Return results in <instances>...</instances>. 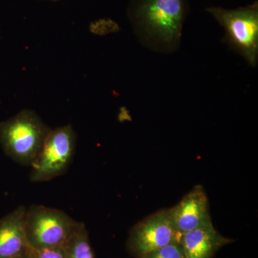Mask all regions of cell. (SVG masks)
<instances>
[{"label": "cell", "mask_w": 258, "mask_h": 258, "mask_svg": "<svg viewBox=\"0 0 258 258\" xmlns=\"http://www.w3.org/2000/svg\"><path fill=\"white\" fill-rule=\"evenodd\" d=\"M50 131L35 112L23 110L0 123V144L8 157L30 166Z\"/></svg>", "instance_id": "7a4b0ae2"}, {"label": "cell", "mask_w": 258, "mask_h": 258, "mask_svg": "<svg viewBox=\"0 0 258 258\" xmlns=\"http://www.w3.org/2000/svg\"><path fill=\"white\" fill-rule=\"evenodd\" d=\"M76 147V134L71 125L51 131L31 166L32 182H42L62 175L69 169Z\"/></svg>", "instance_id": "5b68a950"}, {"label": "cell", "mask_w": 258, "mask_h": 258, "mask_svg": "<svg viewBox=\"0 0 258 258\" xmlns=\"http://www.w3.org/2000/svg\"><path fill=\"white\" fill-rule=\"evenodd\" d=\"M15 258H28V256H27L26 254H23V255L18 256V257H16Z\"/></svg>", "instance_id": "4fadbf2b"}, {"label": "cell", "mask_w": 258, "mask_h": 258, "mask_svg": "<svg viewBox=\"0 0 258 258\" xmlns=\"http://www.w3.org/2000/svg\"><path fill=\"white\" fill-rule=\"evenodd\" d=\"M186 10V0H132L128 15L148 38L174 47L179 41Z\"/></svg>", "instance_id": "6da1fadb"}, {"label": "cell", "mask_w": 258, "mask_h": 258, "mask_svg": "<svg viewBox=\"0 0 258 258\" xmlns=\"http://www.w3.org/2000/svg\"><path fill=\"white\" fill-rule=\"evenodd\" d=\"M66 258H94L86 225L80 222L63 245Z\"/></svg>", "instance_id": "30bf717a"}, {"label": "cell", "mask_w": 258, "mask_h": 258, "mask_svg": "<svg viewBox=\"0 0 258 258\" xmlns=\"http://www.w3.org/2000/svg\"><path fill=\"white\" fill-rule=\"evenodd\" d=\"M26 254L28 258H66L63 246L41 249L30 247Z\"/></svg>", "instance_id": "7c38bea8"}, {"label": "cell", "mask_w": 258, "mask_h": 258, "mask_svg": "<svg viewBox=\"0 0 258 258\" xmlns=\"http://www.w3.org/2000/svg\"><path fill=\"white\" fill-rule=\"evenodd\" d=\"M53 1H55V0H53Z\"/></svg>", "instance_id": "5bb4252c"}, {"label": "cell", "mask_w": 258, "mask_h": 258, "mask_svg": "<svg viewBox=\"0 0 258 258\" xmlns=\"http://www.w3.org/2000/svg\"><path fill=\"white\" fill-rule=\"evenodd\" d=\"M232 242L219 233L213 225L186 232L180 237L186 258H212L219 249Z\"/></svg>", "instance_id": "9c48e42d"}, {"label": "cell", "mask_w": 258, "mask_h": 258, "mask_svg": "<svg viewBox=\"0 0 258 258\" xmlns=\"http://www.w3.org/2000/svg\"><path fill=\"white\" fill-rule=\"evenodd\" d=\"M225 30V40L251 66H255L258 54V5L255 3L236 10L207 9Z\"/></svg>", "instance_id": "3957f363"}, {"label": "cell", "mask_w": 258, "mask_h": 258, "mask_svg": "<svg viewBox=\"0 0 258 258\" xmlns=\"http://www.w3.org/2000/svg\"><path fill=\"white\" fill-rule=\"evenodd\" d=\"M79 224L57 209L32 205L27 208L25 215V232L29 246L34 249L63 246Z\"/></svg>", "instance_id": "277c9868"}, {"label": "cell", "mask_w": 258, "mask_h": 258, "mask_svg": "<svg viewBox=\"0 0 258 258\" xmlns=\"http://www.w3.org/2000/svg\"><path fill=\"white\" fill-rule=\"evenodd\" d=\"M144 258H186L180 240L151 252Z\"/></svg>", "instance_id": "8fae6325"}, {"label": "cell", "mask_w": 258, "mask_h": 258, "mask_svg": "<svg viewBox=\"0 0 258 258\" xmlns=\"http://www.w3.org/2000/svg\"><path fill=\"white\" fill-rule=\"evenodd\" d=\"M181 234L174 228L169 210L155 212L134 225L129 233L127 248L136 258H144L151 252L180 240Z\"/></svg>", "instance_id": "8992f818"}, {"label": "cell", "mask_w": 258, "mask_h": 258, "mask_svg": "<svg viewBox=\"0 0 258 258\" xmlns=\"http://www.w3.org/2000/svg\"><path fill=\"white\" fill-rule=\"evenodd\" d=\"M168 210L174 228L181 235L213 225L208 196L200 185L195 186L179 203Z\"/></svg>", "instance_id": "52a82bcc"}, {"label": "cell", "mask_w": 258, "mask_h": 258, "mask_svg": "<svg viewBox=\"0 0 258 258\" xmlns=\"http://www.w3.org/2000/svg\"><path fill=\"white\" fill-rule=\"evenodd\" d=\"M27 208L18 207L0 219V258H15L30 248L25 232Z\"/></svg>", "instance_id": "ba28073f"}]
</instances>
